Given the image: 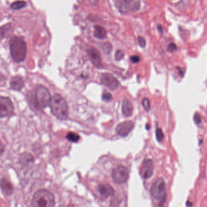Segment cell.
Instances as JSON below:
<instances>
[{"instance_id":"26","label":"cell","mask_w":207,"mask_h":207,"mask_svg":"<svg viewBox=\"0 0 207 207\" xmlns=\"http://www.w3.org/2000/svg\"><path fill=\"white\" fill-rule=\"evenodd\" d=\"M138 41L139 46L141 47H145V44H146V42H145V39L142 37V36H138Z\"/></svg>"},{"instance_id":"16","label":"cell","mask_w":207,"mask_h":207,"mask_svg":"<svg viewBox=\"0 0 207 207\" xmlns=\"http://www.w3.org/2000/svg\"><path fill=\"white\" fill-rule=\"evenodd\" d=\"M94 36L98 39H104L107 36V32L105 29L99 25H96L94 27Z\"/></svg>"},{"instance_id":"5","label":"cell","mask_w":207,"mask_h":207,"mask_svg":"<svg viewBox=\"0 0 207 207\" xmlns=\"http://www.w3.org/2000/svg\"><path fill=\"white\" fill-rule=\"evenodd\" d=\"M34 107L38 109H43L50 105L52 97L46 87L38 85L34 90Z\"/></svg>"},{"instance_id":"10","label":"cell","mask_w":207,"mask_h":207,"mask_svg":"<svg viewBox=\"0 0 207 207\" xmlns=\"http://www.w3.org/2000/svg\"><path fill=\"white\" fill-rule=\"evenodd\" d=\"M87 53L93 64L98 68H102L103 64L99 52L95 48H90L87 51Z\"/></svg>"},{"instance_id":"30","label":"cell","mask_w":207,"mask_h":207,"mask_svg":"<svg viewBox=\"0 0 207 207\" xmlns=\"http://www.w3.org/2000/svg\"><path fill=\"white\" fill-rule=\"evenodd\" d=\"M177 69H178V72H179V75H180L181 77H183V76L184 75V70L182 69H181V68H180V67L177 68Z\"/></svg>"},{"instance_id":"23","label":"cell","mask_w":207,"mask_h":207,"mask_svg":"<svg viewBox=\"0 0 207 207\" xmlns=\"http://www.w3.org/2000/svg\"><path fill=\"white\" fill-rule=\"evenodd\" d=\"M112 45L110 43H105L103 46V51L105 53L108 54L112 51Z\"/></svg>"},{"instance_id":"15","label":"cell","mask_w":207,"mask_h":207,"mask_svg":"<svg viewBox=\"0 0 207 207\" xmlns=\"http://www.w3.org/2000/svg\"><path fill=\"white\" fill-rule=\"evenodd\" d=\"M0 186L1 189L5 194L9 195L13 193L14 191L13 186L10 184V182H9L7 179H2L0 182Z\"/></svg>"},{"instance_id":"29","label":"cell","mask_w":207,"mask_h":207,"mask_svg":"<svg viewBox=\"0 0 207 207\" xmlns=\"http://www.w3.org/2000/svg\"><path fill=\"white\" fill-rule=\"evenodd\" d=\"M130 59H131L132 62L133 63H139L140 61V60L139 56H138V55L132 56Z\"/></svg>"},{"instance_id":"22","label":"cell","mask_w":207,"mask_h":207,"mask_svg":"<svg viewBox=\"0 0 207 207\" xmlns=\"http://www.w3.org/2000/svg\"><path fill=\"white\" fill-rule=\"evenodd\" d=\"M142 106L144 107V108L145 109V110L146 112H148L150 109V101L148 98H145L143 99L142 101Z\"/></svg>"},{"instance_id":"34","label":"cell","mask_w":207,"mask_h":207,"mask_svg":"<svg viewBox=\"0 0 207 207\" xmlns=\"http://www.w3.org/2000/svg\"><path fill=\"white\" fill-rule=\"evenodd\" d=\"M158 29L160 32H162V27L160 26H158Z\"/></svg>"},{"instance_id":"17","label":"cell","mask_w":207,"mask_h":207,"mask_svg":"<svg viewBox=\"0 0 207 207\" xmlns=\"http://www.w3.org/2000/svg\"><path fill=\"white\" fill-rule=\"evenodd\" d=\"M20 161L24 164H29L32 163L34 161V157L31 155L30 153H24L22 154L20 157Z\"/></svg>"},{"instance_id":"1","label":"cell","mask_w":207,"mask_h":207,"mask_svg":"<svg viewBox=\"0 0 207 207\" xmlns=\"http://www.w3.org/2000/svg\"><path fill=\"white\" fill-rule=\"evenodd\" d=\"M52 114L61 120H66L69 116V107L66 99L59 94H55L50 103Z\"/></svg>"},{"instance_id":"31","label":"cell","mask_w":207,"mask_h":207,"mask_svg":"<svg viewBox=\"0 0 207 207\" xmlns=\"http://www.w3.org/2000/svg\"><path fill=\"white\" fill-rule=\"evenodd\" d=\"M4 151V145L2 144V143L0 141V155L3 153Z\"/></svg>"},{"instance_id":"37","label":"cell","mask_w":207,"mask_h":207,"mask_svg":"<svg viewBox=\"0 0 207 207\" xmlns=\"http://www.w3.org/2000/svg\"></svg>"},{"instance_id":"19","label":"cell","mask_w":207,"mask_h":207,"mask_svg":"<svg viewBox=\"0 0 207 207\" xmlns=\"http://www.w3.org/2000/svg\"><path fill=\"white\" fill-rule=\"evenodd\" d=\"M66 138L70 140L71 142H77L79 139H80V137L76 133H74V132H69V133L66 136Z\"/></svg>"},{"instance_id":"12","label":"cell","mask_w":207,"mask_h":207,"mask_svg":"<svg viewBox=\"0 0 207 207\" xmlns=\"http://www.w3.org/2000/svg\"><path fill=\"white\" fill-rule=\"evenodd\" d=\"M98 191L104 199H107V197L112 196L115 193V190L113 188L108 184H101L98 187Z\"/></svg>"},{"instance_id":"14","label":"cell","mask_w":207,"mask_h":207,"mask_svg":"<svg viewBox=\"0 0 207 207\" xmlns=\"http://www.w3.org/2000/svg\"><path fill=\"white\" fill-rule=\"evenodd\" d=\"M122 112L125 116L130 117L133 115V107L132 103L127 99L123 101L122 105Z\"/></svg>"},{"instance_id":"6","label":"cell","mask_w":207,"mask_h":207,"mask_svg":"<svg viewBox=\"0 0 207 207\" xmlns=\"http://www.w3.org/2000/svg\"><path fill=\"white\" fill-rule=\"evenodd\" d=\"M14 106L9 97L0 96V118H6L13 115Z\"/></svg>"},{"instance_id":"8","label":"cell","mask_w":207,"mask_h":207,"mask_svg":"<svg viewBox=\"0 0 207 207\" xmlns=\"http://www.w3.org/2000/svg\"><path fill=\"white\" fill-rule=\"evenodd\" d=\"M101 82L112 90H115L119 86V82L116 78L110 73H103L101 76Z\"/></svg>"},{"instance_id":"36","label":"cell","mask_w":207,"mask_h":207,"mask_svg":"<svg viewBox=\"0 0 207 207\" xmlns=\"http://www.w3.org/2000/svg\"><path fill=\"white\" fill-rule=\"evenodd\" d=\"M125 2H130L131 0H124Z\"/></svg>"},{"instance_id":"32","label":"cell","mask_w":207,"mask_h":207,"mask_svg":"<svg viewBox=\"0 0 207 207\" xmlns=\"http://www.w3.org/2000/svg\"><path fill=\"white\" fill-rule=\"evenodd\" d=\"M186 205H187V207H192V205H193V203H192V202H190V201H187V204H186Z\"/></svg>"},{"instance_id":"3","label":"cell","mask_w":207,"mask_h":207,"mask_svg":"<svg viewBox=\"0 0 207 207\" xmlns=\"http://www.w3.org/2000/svg\"><path fill=\"white\" fill-rule=\"evenodd\" d=\"M151 194L156 203L155 207H164L167 192L165 182L162 178L157 179L154 182L151 188Z\"/></svg>"},{"instance_id":"28","label":"cell","mask_w":207,"mask_h":207,"mask_svg":"<svg viewBox=\"0 0 207 207\" xmlns=\"http://www.w3.org/2000/svg\"><path fill=\"white\" fill-rule=\"evenodd\" d=\"M167 49H168V51L169 52H174L177 51V47L176 45L174 43H171V44H169V46H168Z\"/></svg>"},{"instance_id":"4","label":"cell","mask_w":207,"mask_h":207,"mask_svg":"<svg viewBox=\"0 0 207 207\" xmlns=\"http://www.w3.org/2000/svg\"><path fill=\"white\" fill-rule=\"evenodd\" d=\"M53 194L46 190H38L35 192L32 201V207H54Z\"/></svg>"},{"instance_id":"21","label":"cell","mask_w":207,"mask_h":207,"mask_svg":"<svg viewBox=\"0 0 207 207\" xmlns=\"http://www.w3.org/2000/svg\"><path fill=\"white\" fill-rule=\"evenodd\" d=\"M156 136L158 142H161L164 139V135L163 133L162 130L160 128H157L156 130Z\"/></svg>"},{"instance_id":"13","label":"cell","mask_w":207,"mask_h":207,"mask_svg":"<svg viewBox=\"0 0 207 207\" xmlns=\"http://www.w3.org/2000/svg\"><path fill=\"white\" fill-rule=\"evenodd\" d=\"M10 86L13 90L16 91H20L24 86V83L22 78L19 75L12 77L10 82Z\"/></svg>"},{"instance_id":"33","label":"cell","mask_w":207,"mask_h":207,"mask_svg":"<svg viewBox=\"0 0 207 207\" xmlns=\"http://www.w3.org/2000/svg\"><path fill=\"white\" fill-rule=\"evenodd\" d=\"M150 128V124H147L146 125V129H147V130H149Z\"/></svg>"},{"instance_id":"35","label":"cell","mask_w":207,"mask_h":207,"mask_svg":"<svg viewBox=\"0 0 207 207\" xmlns=\"http://www.w3.org/2000/svg\"><path fill=\"white\" fill-rule=\"evenodd\" d=\"M59 207H74V206H73V205H70L67 206V207H65V206H64V205H61V206H59Z\"/></svg>"},{"instance_id":"20","label":"cell","mask_w":207,"mask_h":207,"mask_svg":"<svg viewBox=\"0 0 207 207\" xmlns=\"http://www.w3.org/2000/svg\"><path fill=\"white\" fill-rule=\"evenodd\" d=\"M10 28V24H7L2 27H0V40L2 39L8 32Z\"/></svg>"},{"instance_id":"27","label":"cell","mask_w":207,"mask_h":207,"mask_svg":"<svg viewBox=\"0 0 207 207\" xmlns=\"http://www.w3.org/2000/svg\"><path fill=\"white\" fill-rule=\"evenodd\" d=\"M193 120H194V122L196 124H200L201 122V115H199V113H196L194 115Z\"/></svg>"},{"instance_id":"2","label":"cell","mask_w":207,"mask_h":207,"mask_svg":"<svg viewBox=\"0 0 207 207\" xmlns=\"http://www.w3.org/2000/svg\"><path fill=\"white\" fill-rule=\"evenodd\" d=\"M10 54L17 63L24 61L27 52V45L24 39L19 36H14L10 41Z\"/></svg>"},{"instance_id":"25","label":"cell","mask_w":207,"mask_h":207,"mask_svg":"<svg viewBox=\"0 0 207 207\" xmlns=\"http://www.w3.org/2000/svg\"><path fill=\"white\" fill-rule=\"evenodd\" d=\"M124 54L121 50H118L115 53V58L117 61H120L124 58Z\"/></svg>"},{"instance_id":"11","label":"cell","mask_w":207,"mask_h":207,"mask_svg":"<svg viewBox=\"0 0 207 207\" xmlns=\"http://www.w3.org/2000/svg\"><path fill=\"white\" fill-rule=\"evenodd\" d=\"M153 161L150 159H145L142 165V168L141 170V176L144 179H149L153 174Z\"/></svg>"},{"instance_id":"24","label":"cell","mask_w":207,"mask_h":207,"mask_svg":"<svg viewBox=\"0 0 207 207\" xmlns=\"http://www.w3.org/2000/svg\"><path fill=\"white\" fill-rule=\"evenodd\" d=\"M102 98H103V100L105 101H110L112 100L113 96L110 93H104L103 95Z\"/></svg>"},{"instance_id":"7","label":"cell","mask_w":207,"mask_h":207,"mask_svg":"<svg viewBox=\"0 0 207 207\" xmlns=\"http://www.w3.org/2000/svg\"><path fill=\"white\" fill-rule=\"evenodd\" d=\"M128 177V170L124 166H118L113 170L112 179L115 182L118 184H122L126 182Z\"/></svg>"},{"instance_id":"18","label":"cell","mask_w":207,"mask_h":207,"mask_svg":"<svg viewBox=\"0 0 207 207\" xmlns=\"http://www.w3.org/2000/svg\"><path fill=\"white\" fill-rule=\"evenodd\" d=\"M26 6V2L24 1H17L13 2L10 7L14 10H19Z\"/></svg>"},{"instance_id":"9","label":"cell","mask_w":207,"mask_h":207,"mask_svg":"<svg viewBox=\"0 0 207 207\" xmlns=\"http://www.w3.org/2000/svg\"><path fill=\"white\" fill-rule=\"evenodd\" d=\"M135 124L132 121H124L118 124L116 128V132L121 137L127 136L133 129Z\"/></svg>"}]
</instances>
